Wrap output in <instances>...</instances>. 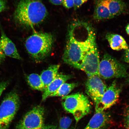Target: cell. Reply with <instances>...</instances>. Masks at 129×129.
<instances>
[{
    "label": "cell",
    "mask_w": 129,
    "mask_h": 129,
    "mask_svg": "<svg viewBox=\"0 0 129 129\" xmlns=\"http://www.w3.org/2000/svg\"><path fill=\"white\" fill-rule=\"evenodd\" d=\"M126 67L108 54L104 55L100 62L99 76L105 79L123 78L126 76Z\"/></svg>",
    "instance_id": "obj_6"
},
{
    "label": "cell",
    "mask_w": 129,
    "mask_h": 129,
    "mask_svg": "<svg viewBox=\"0 0 129 129\" xmlns=\"http://www.w3.org/2000/svg\"><path fill=\"white\" fill-rule=\"evenodd\" d=\"M93 18L98 21L112 19L113 17L102 0H96Z\"/></svg>",
    "instance_id": "obj_14"
},
{
    "label": "cell",
    "mask_w": 129,
    "mask_h": 129,
    "mask_svg": "<svg viewBox=\"0 0 129 129\" xmlns=\"http://www.w3.org/2000/svg\"><path fill=\"white\" fill-rule=\"evenodd\" d=\"M50 2L55 5H60L62 4L63 0H49Z\"/></svg>",
    "instance_id": "obj_28"
},
{
    "label": "cell",
    "mask_w": 129,
    "mask_h": 129,
    "mask_svg": "<svg viewBox=\"0 0 129 129\" xmlns=\"http://www.w3.org/2000/svg\"><path fill=\"white\" fill-rule=\"evenodd\" d=\"M62 100L64 109L73 115L77 122L91 111L89 100L83 93H77L63 96Z\"/></svg>",
    "instance_id": "obj_4"
},
{
    "label": "cell",
    "mask_w": 129,
    "mask_h": 129,
    "mask_svg": "<svg viewBox=\"0 0 129 129\" xmlns=\"http://www.w3.org/2000/svg\"><path fill=\"white\" fill-rule=\"evenodd\" d=\"M106 38L111 48L114 50H125L129 48L124 39L120 35L107 33L106 35Z\"/></svg>",
    "instance_id": "obj_15"
},
{
    "label": "cell",
    "mask_w": 129,
    "mask_h": 129,
    "mask_svg": "<svg viewBox=\"0 0 129 129\" xmlns=\"http://www.w3.org/2000/svg\"><path fill=\"white\" fill-rule=\"evenodd\" d=\"M120 90L115 81L107 88L101 101L95 105V112H102L109 108L116 103Z\"/></svg>",
    "instance_id": "obj_10"
},
{
    "label": "cell",
    "mask_w": 129,
    "mask_h": 129,
    "mask_svg": "<svg viewBox=\"0 0 129 129\" xmlns=\"http://www.w3.org/2000/svg\"><path fill=\"white\" fill-rule=\"evenodd\" d=\"M128 80H129V79H128Z\"/></svg>",
    "instance_id": "obj_31"
},
{
    "label": "cell",
    "mask_w": 129,
    "mask_h": 129,
    "mask_svg": "<svg viewBox=\"0 0 129 129\" xmlns=\"http://www.w3.org/2000/svg\"><path fill=\"white\" fill-rule=\"evenodd\" d=\"M54 39L51 34L36 33L26 40L25 46L27 52L36 61L43 60L50 54L52 49Z\"/></svg>",
    "instance_id": "obj_3"
},
{
    "label": "cell",
    "mask_w": 129,
    "mask_h": 129,
    "mask_svg": "<svg viewBox=\"0 0 129 129\" xmlns=\"http://www.w3.org/2000/svg\"><path fill=\"white\" fill-rule=\"evenodd\" d=\"M72 76L58 74L55 78L45 89L42 96V100L44 101L53 93L58 89L63 84L71 78Z\"/></svg>",
    "instance_id": "obj_13"
},
{
    "label": "cell",
    "mask_w": 129,
    "mask_h": 129,
    "mask_svg": "<svg viewBox=\"0 0 129 129\" xmlns=\"http://www.w3.org/2000/svg\"><path fill=\"white\" fill-rule=\"evenodd\" d=\"M72 121V119L69 117L62 118L59 121V129H69Z\"/></svg>",
    "instance_id": "obj_20"
},
{
    "label": "cell",
    "mask_w": 129,
    "mask_h": 129,
    "mask_svg": "<svg viewBox=\"0 0 129 129\" xmlns=\"http://www.w3.org/2000/svg\"><path fill=\"white\" fill-rule=\"evenodd\" d=\"M68 36L63 59L66 63L81 70L85 55L96 34L88 24L77 21L70 26Z\"/></svg>",
    "instance_id": "obj_1"
},
{
    "label": "cell",
    "mask_w": 129,
    "mask_h": 129,
    "mask_svg": "<svg viewBox=\"0 0 129 129\" xmlns=\"http://www.w3.org/2000/svg\"><path fill=\"white\" fill-rule=\"evenodd\" d=\"M124 122L125 129H129V105L125 113Z\"/></svg>",
    "instance_id": "obj_21"
},
{
    "label": "cell",
    "mask_w": 129,
    "mask_h": 129,
    "mask_svg": "<svg viewBox=\"0 0 129 129\" xmlns=\"http://www.w3.org/2000/svg\"><path fill=\"white\" fill-rule=\"evenodd\" d=\"M7 2V0H0V13L6 9Z\"/></svg>",
    "instance_id": "obj_25"
},
{
    "label": "cell",
    "mask_w": 129,
    "mask_h": 129,
    "mask_svg": "<svg viewBox=\"0 0 129 129\" xmlns=\"http://www.w3.org/2000/svg\"><path fill=\"white\" fill-rule=\"evenodd\" d=\"M125 30L127 34L129 35V24L127 25L125 28Z\"/></svg>",
    "instance_id": "obj_30"
},
{
    "label": "cell",
    "mask_w": 129,
    "mask_h": 129,
    "mask_svg": "<svg viewBox=\"0 0 129 129\" xmlns=\"http://www.w3.org/2000/svg\"><path fill=\"white\" fill-rule=\"evenodd\" d=\"M108 9L113 17L119 16L124 13L126 5L123 0H102Z\"/></svg>",
    "instance_id": "obj_16"
},
{
    "label": "cell",
    "mask_w": 129,
    "mask_h": 129,
    "mask_svg": "<svg viewBox=\"0 0 129 129\" xmlns=\"http://www.w3.org/2000/svg\"><path fill=\"white\" fill-rule=\"evenodd\" d=\"M77 85L78 84L77 83H64L61 85L57 91L51 94L50 97H63L67 96Z\"/></svg>",
    "instance_id": "obj_19"
},
{
    "label": "cell",
    "mask_w": 129,
    "mask_h": 129,
    "mask_svg": "<svg viewBox=\"0 0 129 129\" xmlns=\"http://www.w3.org/2000/svg\"><path fill=\"white\" fill-rule=\"evenodd\" d=\"M60 67L59 64L51 65L42 72L40 76L45 89L55 78L58 74V72Z\"/></svg>",
    "instance_id": "obj_17"
},
{
    "label": "cell",
    "mask_w": 129,
    "mask_h": 129,
    "mask_svg": "<svg viewBox=\"0 0 129 129\" xmlns=\"http://www.w3.org/2000/svg\"><path fill=\"white\" fill-rule=\"evenodd\" d=\"M47 14L46 8L40 0H21L14 17L19 25L31 28L42 22Z\"/></svg>",
    "instance_id": "obj_2"
},
{
    "label": "cell",
    "mask_w": 129,
    "mask_h": 129,
    "mask_svg": "<svg viewBox=\"0 0 129 129\" xmlns=\"http://www.w3.org/2000/svg\"><path fill=\"white\" fill-rule=\"evenodd\" d=\"M6 58V55H5L4 52L2 49L1 45V37H0V64L4 62Z\"/></svg>",
    "instance_id": "obj_26"
},
{
    "label": "cell",
    "mask_w": 129,
    "mask_h": 129,
    "mask_svg": "<svg viewBox=\"0 0 129 129\" xmlns=\"http://www.w3.org/2000/svg\"><path fill=\"white\" fill-rule=\"evenodd\" d=\"M42 129H56L55 127L51 125H46L43 127Z\"/></svg>",
    "instance_id": "obj_29"
},
{
    "label": "cell",
    "mask_w": 129,
    "mask_h": 129,
    "mask_svg": "<svg viewBox=\"0 0 129 129\" xmlns=\"http://www.w3.org/2000/svg\"><path fill=\"white\" fill-rule=\"evenodd\" d=\"M74 7L75 9L80 8L81 6L88 0H74Z\"/></svg>",
    "instance_id": "obj_23"
},
{
    "label": "cell",
    "mask_w": 129,
    "mask_h": 129,
    "mask_svg": "<svg viewBox=\"0 0 129 129\" xmlns=\"http://www.w3.org/2000/svg\"><path fill=\"white\" fill-rule=\"evenodd\" d=\"M20 98L15 91L6 95L0 106V129H8L20 105Z\"/></svg>",
    "instance_id": "obj_5"
},
{
    "label": "cell",
    "mask_w": 129,
    "mask_h": 129,
    "mask_svg": "<svg viewBox=\"0 0 129 129\" xmlns=\"http://www.w3.org/2000/svg\"><path fill=\"white\" fill-rule=\"evenodd\" d=\"M110 120V116L105 111L95 112L84 129H104L109 125Z\"/></svg>",
    "instance_id": "obj_11"
},
{
    "label": "cell",
    "mask_w": 129,
    "mask_h": 129,
    "mask_svg": "<svg viewBox=\"0 0 129 129\" xmlns=\"http://www.w3.org/2000/svg\"><path fill=\"white\" fill-rule=\"evenodd\" d=\"M1 45L5 55L13 58L21 59L15 44L3 31L1 37Z\"/></svg>",
    "instance_id": "obj_12"
},
{
    "label": "cell",
    "mask_w": 129,
    "mask_h": 129,
    "mask_svg": "<svg viewBox=\"0 0 129 129\" xmlns=\"http://www.w3.org/2000/svg\"><path fill=\"white\" fill-rule=\"evenodd\" d=\"M9 84V81L2 82L0 83V96Z\"/></svg>",
    "instance_id": "obj_24"
},
{
    "label": "cell",
    "mask_w": 129,
    "mask_h": 129,
    "mask_svg": "<svg viewBox=\"0 0 129 129\" xmlns=\"http://www.w3.org/2000/svg\"><path fill=\"white\" fill-rule=\"evenodd\" d=\"M63 6L67 9H70L74 7V0H63L62 3Z\"/></svg>",
    "instance_id": "obj_22"
},
{
    "label": "cell",
    "mask_w": 129,
    "mask_h": 129,
    "mask_svg": "<svg viewBox=\"0 0 129 129\" xmlns=\"http://www.w3.org/2000/svg\"><path fill=\"white\" fill-rule=\"evenodd\" d=\"M107 88L99 76L95 75L89 77L86 84V92L95 105L101 101Z\"/></svg>",
    "instance_id": "obj_9"
},
{
    "label": "cell",
    "mask_w": 129,
    "mask_h": 129,
    "mask_svg": "<svg viewBox=\"0 0 129 129\" xmlns=\"http://www.w3.org/2000/svg\"><path fill=\"white\" fill-rule=\"evenodd\" d=\"M44 108L38 106L28 111L15 129H42L44 126Z\"/></svg>",
    "instance_id": "obj_7"
},
{
    "label": "cell",
    "mask_w": 129,
    "mask_h": 129,
    "mask_svg": "<svg viewBox=\"0 0 129 129\" xmlns=\"http://www.w3.org/2000/svg\"><path fill=\"white\" fill-rule=\"evenodd\" d=\"M27 80L31 88L33 89L44 91L45 88L41 80L40 75L38 74L33 73L27 77Z\"/></svg>",
    "instance_id": "obj_18"
},
{
    "label": "cell",
    "mask_w": 129,
    "mask_h": 129,
    "mask_svg": "<svg viewBox=\"0 0 129 129\" xmlns=\"http://www.w3.org/2000/svg\"><path fill=\"white\" fill-rule=\"evenodd\" d=\"M124 59L125 62L129 64V48L125 51Z\"/></svg>",
    "instance_id": "obj_27"
},
{
    "label": "cell",
    "mask_w": 129,
    "mask_h": 129,
    "mask_svg": "<svg viewBox=\"0 0 129 129\" xmlns=\"http://www.w3.org/2000/svg\"><path fill=\"white\" fill-rule=\"evenodd\" d=\"M100 62L99 52L96 42V38H95L92 41L85 55L81 70L84 71L88 77L95 75L99 76Z\"/></svg>",
    "instance_id": "obj_8"
}]
</instances>
